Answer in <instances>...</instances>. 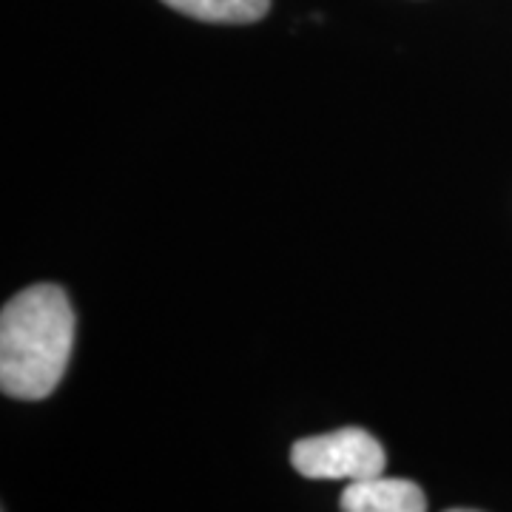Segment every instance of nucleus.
I'll return each instance as SVG.
<instances>
[{"instance_id":"f257e3e1","label":"nucleus","mask_w":512,"mask_h":512,"mask_svg":"<svg viewBox=\"0 0 512 512\" xmlns=\"http://www.w3.org/2000/svg\"><path fill=\"white\" fill-rule=\"evenodd\" d=\"M74 348V311L63 288L35 285L12 296L0 313V387L37 402L55 393Z\"/></svg>"},{"instance_id":"f03ea898","label":"nucleus","mask_w":512,"mask_h":512,"mask_svg":"<svg viewBox=\"0 0 512 512\" xmlns=\"http://www.w3.org/2000/svg\"><path fill=\"white\" fill-rule=\"evenodd\" d=\"M291 464L299 476L313 481H365L384 476L382 444L362 427L299 439L291 447Z\"/></svg>"},{"instance_id":"7ed1b4c3","label":"nucleus","mask_w":512,"mask_h":512,"mask_svg":"<svg viewBox=\"0 0 512 512\" xmlns=\"http://www.w3.org/2000/svg\"><path fill=\"white\" fill-rule=\"evenodd\" d=\"M339 507L342 512H427V498L407 478L376 476L350 481Z\"/></svg>"},{"instance_id":"20e7f679","label":"nucleus","mask_w":512,"mask_h":512,"mask_svg":"<svg viewBox=\"0 0 512 512\" xmlns=\"http://www.w3.org/2000/svg\"><path fill=\"white\" fill-rule=\"evenodd\" d=\"M168 9L202 20V23H228L245 26L268 15L271 0H163Z\"/></svg>"},{"instance_id":"39448f33","label":"nucleus","mask_w":512,"mask_h":512,"mask_svg":"<svg viewBox=\"0 0 512 512\" xmlns=\"http://www.w3.org/2000/svg\"><path fill=\"white\" fill-rule=\"evenodd\" d=\"M447 512H478V510H447Z\"/></svg>"}]
</instances>
